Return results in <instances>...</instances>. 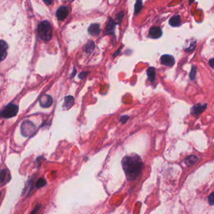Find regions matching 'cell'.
Returning <instances> with one entry per match:
<instances>
[{
	"label": "cell",
	"mask_w": 214,
	"mask_h": 214,
	"mask_svg": "<svg viewBox=\"0 0 214 214\" xmlns=\"http://www.w3.org/2000/svg\"><path fill=\"white\" fill-rule=\"evenodd\" d=\"M122 165L129 180L138 178L141 175L144 168V163L140 157L135 154L125 156L122 160Z\"/></svg>",
	"instance_id": "obj_1"
},
{
	"label": "cell",
	"mask_w": 214,
	"mask_h": 214,
	"mask_svg": "<svg viewBox=\"0 0 214 214\" xmlns=\"http://www.w3.org/2000/svg\"><path fill=\"white\" fill-rule=\"evenodd\" d=\"M38 33L39 38L44 41H49L52 37V29L48 21L42 22L38 27Z\"/></svg>",
	"instance_id": "obj_2"
},
{
	"label": "cell",
	"mask_w": 214,
	"mask_h": 214,
	"mask_svg": "<svg viewBox=\"0 0 214 214\" xmlns=\"http://www.w3.org/2000/svg\"><path fill=\"white\" fill-rule=\"evenodd\" d=\"M35 131V125L30 121H25L21 125V132L24 137H28L32 135Z\"/></svg>",
	"instance_id": "obj_3"
},
{
	"label": "cell",
	"mask_w": 214,
	"mask_h": 214,
	"mask_svg": "<svg viewBox=\"0 0 214 214\" xmlns=\"http://www.w3.org/2000/svg\"><path fill=\"white\" fill-rule=\"evenodd\" d=\"M18 112V107L16 105L10 104L5 107V108L1 113V116L3 117L8 118H12L17 114Z\"/></svg>",
	"instance_id": "obj_4"
},
{
	"label": "cell",
	"mask_w": 214,
	"mask_h": 214,
	"mask_svg": "<svg viewBox=\"0 0 214 214\" xmlns=\"http://www.w3.org/2000/svg\"><path fill=\"white\" fill-rule=\"evenodd\" d=\"M53 103V98L48 95H44L39 98V104L43 108L50 107Z\"/></svg>",
	"instance_id": "obj_5"
},
{
	"label": "cell",
	"mask_w": 214,
	"mask_h": 214,
	"mask_svg": "<svg viewBox=\"0 0 214 214\" xmlns=\"http://www.w3.org/2000/svg\"><path fill=\"white\" fill-rule=\"evenodd\" d=\"M162 64L167 67H172L175 64V59L170 54L162 55L160 58Z\"/></svg>",
	"instance_id": "obj_6"
},
{
	"label": "cell",
	"mask_w": 214,
	"mask_h": 214,
	"mask_svg": "<svg viewBox=\"0 0 214 214\" xmlns=\"http://www.w3.org/2000/svg\"><path fill=\"white\" fill-rule=\"evenodd\" d=\"M162 35V31L160 27L154 26L150 28L149 31V36L154 39H157Z\"/></svg>",
	"instance_id": "obj_7"
},
{
	"label": "cell",
	"mask_w": 214,
	"mask_h": 214,
	"mask_svg": "<svg viewBox=\"0 0 214 214\" xmlns=\"http://www.w3.org/2000/svg\"><path fill=\"white\" fill-rule=\"evenodd\" d=\"M57 17L60 21L64 20L68 14V10L67 7L62 6L60 7V8L57 11Z\"/></svg>",
	"instance_id": "obj_8"
},
{
	"label": "cell",
	"mask_w": 214,
	"mask_h": 214,
	"mask_svg": "<svg viewBox=\"0 0 214 214\" xmlns=\"http://www.w3.org/2000/svg\"><path fill=\"white\" fill-rule=\"evenodd\" d=\"M8 45L3 40H0V62L5 59L7 55Z\"/></svg>",
	"instance_id": "obj_9"
},
{
	"label": "cell",
	"mask_w": 214,
	"mask_h": 214,
	"mask_svg": "<svg viewBox=\"0 0 214 214\" xmlns=\"http://www.w3.org/2000/svg\"><path fill=\"white\" fill-rule=\"evenodd\" d=\"M88 33L92 36H97L100 33V26L98 24H93L88 28Z\"/></svg>",
	"instance_id": "obj_10"
},
{
	"label": "cell",
	"mask_w": 214,
	"mask_h": 214,
	"mask_svg": "<svg viewBox=\"0 0 214 214\" xmlns=\"http://www.w3.org/2000/svg\"><path fill=\"white\" fill-rule=\"evenodd\" d=\"M169 24L173 27H177L179 26L181 24V20L180 17L178 15L174 16V17H172L170 20H169Z\"/></svg>",
	"instance_id": "obj_11"
},
{
	"label": "cell",
	"mask_w": 214,
	"mask_h": 214,
	"mask_svg": "<svg viewBox=\"0 0 214 214\" xmlns=\"http://www.w3.org/2000/svg\"><path fill=\"white\" fill-rule=\"evenodd\" d=\"M147 74L148 77V80L151 82H154L155 79V76H156L155 68L154 67L148 68L147 71Z\"/></svg>",
	"instance_id": "obj_12"
},
{
	"label": "cell",
	"mask_w": 214,
	"mask_h": 214,
	"mask_svg": "<svg viewBox=\"0 0 214 214\" xmlns=\"http://www.w3.org/2000/svg\"><path fill=\"white\" fill-rule=\"evenodd\" d=\"M206 107H207V105H198L196 106L193 107V108H192V113L194 115H198L200 114L202 112H203V111L205 110Z\"/></svg>",
	"instance_id": "obj_13"
},
{
	"label": "cell",
	"mask_w": 214,
	"mask_h": 214,
	"mask_svg": "<svg viewBox=\"0 0 214 214\" xmlns=\"http://www.w3.org/2000/svg\"><path fill=\"white\" fill-rule=\"evenodd\" d=\"M74 98L72 96H68L66 97L65 98V102H64V106L67 109L70 108L72 107L74 104Z\"/></svg>",
	"instance_id": "obj_14"
},
{
	"label": "cell",
	"mask_w": 214,
	"mask_h": 214,
	"mask_svg": "<svg viewBox=\"0 0 214 214\" xmlns=\"http://www.w3.org/2000/svg\"><path fill=\"white\" fill-rule=\"evenodd\" d=\"M198 160V158L195 155H190L187 157L185 160V163L188 165V166H192L194 163H196V162Z\"/></svg>",
	"instance_id": "obj_15"
},
{
	"label": "cell",
	"mask_w": 214,
	"mask_h": 214,
	"mask_svg": "<svg viewBox=\"0 0 214 214\" xmlns=\"http://www.w3.org/2000/svg\"><path fill=\"white\" fill-rule=\"evenodd\" d=\"M115 25V23L113 22V21L110 20L108 22L107 26L105 28V32H106V33H107V34H112V32H113V31L114 30Z\"/></svg>",
	"instance_id": "obj_16"
},
{
	"label": "cell",
	"mask_w": 214,
	"mask_h": 214,
	"mask_svg": "<svg viewBox=\"0 0 214 214\" xmlns=\"http://www.w3.org/2000/svg\"><path fill=\"white\" fill-rule=\"evenodd\" d=\"M46 184V180L43 178H39L37 181H36V188H42L43 187V186H45Z\"/></svg>",
	"instance_id": "obj_17"
},
{
	"label": "cell",
	"mask_w": 214,
	"mask_h": 214,
	"mask_svg": "<svg viewBox=\"0 0 214 214\" xmlns=\"http://www.w3.org/2000/svg\"><path fill=\"white\" fill-rule=\"evenodd\" d=\"M6 175H7V172L6 170L3 169L0 171V184L4 183L6 178Z\"/></svg>",
	"instance_id": "obj_18"
},
{
	"label": "cell",
	"mask_w": 214,
	"mask_h": 214,
	"mask_svg": "<svg viewBox=\"0 0 214 214\" xmlns=\"http://www.w3.org/2000/svg\"><path fill=\"white\" fill-rule=\"evenodd\" d=\"M32 188H33V181L31 180V181H29L28 185H26V187L24 188L23 195H24V194H25L26 192H28V194H29L31 190H32Z\"/></svg>",
	"instance_id": "obj_19"
},
{
	"label": "cell",
	"mask_w": 214,
	"mask_h": 214,
	"mask_svg": "<svg viewBox=\"0 0 214 214\" xmlns=\"http://www.w3.org/2000/svg\"><path fill=\"white\" fill-rule=\"evenodd\" d=\"M142 8V3L141 0H138L135 4V13L137 14L138 13Z\"/></svg>",
	"instance_id": "obj_20"
},
{
	"label": "cell",
	"mask_w": 214,
	"mask_h": 214,
	"mask_svg": "<svg viewBox=\"0 0 214 214\" xmlns=\"http://www.w3.org/2000/svg\"><path fill=\"white\" fill-rule=\"evenodd\" d=\"M196 73H197V68L193 66L192 69H191V71H190V75H189L190 78V79H191L192 80H194V79L195 78Z\"/></svg>",
	"instance_id": "obj_21"
},
{
	"label": "cell",
	"mask_w": 214,
	"mask_h": 214,
	"mask_svg": "<svg viewBox=\"0 0 214 214\" xmlns=\"http://www.w3.org/2000/svg\"><path fill=\"white\" fill-rule=\"evenodd\" d=\"M209 203L211 205H214V192H212L208 198Z\"/></svg>",
	"instance_id": "obj_22"
},
{
	"label": "cell",
	"mask_w": 214,
	"mask_h": 214,
	"mask_svg": "<svg viewBox=\"0 0 214 214\" xmlns=\"http://www.w3.org/2000/svg\"><path fill=\"white\" fill-rule=\"evenodd\" d=\"M94 47H95V45H94L93 42H91L90 43H89V44L87 45V46H86V51H88V52L91 51L93 50Z\"/></svg>",
	"instance_id": "obj_23"
},
{
	"label": "cell",
	"mask_w": 214,
	"mask_h": 214,
	"mask_svg": "<svg viewBox=\"0 0 214 214\" xmlns=\"http://www.w3.org/2000/svg\"><path fill=\"white\" fill-rule=\"evenodd\" d=\"M40 207H41L40 204H37V205L35 206V209H34L32 211H31V212L30 213V214H36L37 212L39 210V209H40Z\"/></svg>",
	"instance_id": "obj_24"
},
{
	"label": "cell",
	"mask_w": 214,
	"mask_h": 214,
	"mask_svg": "<svg viewBox=\"0 0 214 214\" xmlns=\"http://www.w3.org/2000/svg\"><path fill=\"white\" fill-rule=\"evenodd\" d=\"M129 119V116H123L120 118V121L122 123H125L126 122V120H127Z\"/></svg>",
	"instance_id": "obj_25"
},
{
	"label": "cell",
	"mask_w": 214,
	"mask_h": 214,
	"mask_svg": "<svg viewBox=\"0 0 214 214\" xmlns=\"http://www.w3.org/2000/svg\"><path fill=\"white\" fill-rule=\"evenodd\" d=\"M87 74H88V71H83V72H82L80 75H79L78 76L80 78H84Z\"/></svg>",
	"instance_id": "obj_26"
},
{
	"label": "cell",
	"mask_w": 214,
	"mask_h": 214,
	"mask_svg": "<svg viewBox=\"0 0 214 214\" xmlns=\"http://www.w3.org/2000/svg\"><path fill=\"white\" fill-rule=\"evenodd\" d=\"M209 65H210V66L212 68H214V58H212V59L210 60V61H209Z\"/></svg>",
	"instance_id": "obj_27"
},
{
	"label": "cell",
	"mask_w": 214,
	"mask_h": 214,
	"mask_svg": "<svg viewBox=\"0 0 214 214\" xmlns=\"http://www.w3.org/2000/svg\"><path fill=\"white\" fill-rule=\"evenodd\" d=\"M43 1L46 5H51L53 3V0H43Z\"/></svg>",
	"instance_id": "obj_28"
},
{
	"label": "cell",
	"mask_w": 214,
	"mask_h": 214,
	"mask_svg": "<svg viewBox=\"0 0 214 214\" xmlns=\"http://www.w3.org/2000/svg\"><path fill=\"white\" fill-rule=\"evenodd\" d=\"M194 2V0H189V3L191 4V3H192Z\"/></svg>",
	"instance_id": "obj_29"
},
{
	"label": "cell",
	"mask_w": 214,
	"mask_h": 214,
	"mask_svg": "<svg viewBox=\"0 0 214 214\" xmlns=\"http://www.w3.org/2000/svg\"><path fill=\"white\" fill-rule=\"evenodd\" d=\"M0 196H1V193H0Z\"/></svg>",
	"instance_id": "obj_30"
}]
</instances>
